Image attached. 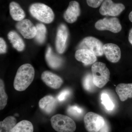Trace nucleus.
Wrapping results in <instances>:
<instances>
[{
    "instance_id": "nucleus-10",
    "label": "nucleus",
    "mask_w": 132,
    "mask_h": 132,
    "mask_svg": "<svg viewBox=\"0 0 132 132\" xmlns=\"http://www.w3.org/2000/svg\"><path fill=\"white\" fill-rule=\"evenodd\" d=\"M15 27L19 32L26 39H31L35 38L36 35V26L28 19H24L18 22Z\"/></svg>"
},
{
    "instance_id": "nucleus-15",
    "label": "nucleus",
    "mask_w": 132,
    "mask_h": 132,
    "mask_svg": "<svg viewBox=\"0 0 132 132\" xmlns=\"http://www.w3.org/2000/svg\"><path fill=\"white\" fill-rule=\"evenodd\" d=\"M57 101L53 96L47 95L40 100L39 107L45 113L47 114L52 113L56 107Z\"/></svg>"
},
{
    "instance_id": "nucleus-3",
    "label": "nucleus",
    "mask_w": 132,
    "mask_h": 132,
    "mask_svg": "<svg viewBox=\"0 0 132 132\" xmlns=\"http://www.w3.org/2000/svg\"><path fill=\"white\" fill-rule=\"evenodd\" d=\"M92 72L94 84L97 87H104L109 80L110 71L104 63L95 62L92 66Z\"/></svg>"
},
{
    "instance_id": "nucleus-6",
    "label": "nucleus",
    "mask_w": 132,
    "mask_h": 132,
    "mask_svg": "<svg viewBox=\"0 0 132 132\" xmlns=\"http://www.w3.org/2000/svg\"><path fill=\"white\" fill-rule=\"evenodd\" d=\"M102 43L97 38L88 36L84 38L78 46V49H86L90 50L96 56H102L104 54Z\"/></svg>"
},
{
    "instance_id": "nucleus-8",
    "label": "nucleus",
    "mask_w": 132,
    "mask_h": 132,
    "mask_svg": "<svg viewBox=\"0 0 132 132\" xmlns=\"http://www.w3.org/2000/svg\"><path fill=\"white\" fill-rule=\"evenodd\" d=\"M125 5L121 3H114L112 0H104L99 10L102 15L118 16L125 10Z\"/></svg>"
},
{
    "instance_id": "nucleus-32",
    "label": "nucleus",
    "mask_w": 132,
    "mask_h": 132,
    "mask_svg": "<svg viewBox=\"0 0 132 132\" xmlns=\"http://www.w3.org/2000/svg\"><path fill=\"white\" fill-rule=\"evenodd\" d=\"M128 17H129V19L130 21L132 22V11L130 12V13L129 14Z\"/></svg>"
},
{
    "instance_id": "nucleus-28",
    "label": "nucleus",
    "mask_w": 132,
    "mask_h": 132,
    "mask_svg": "<svg viewBox=\"0 0 132 132\" xmlns=\"http://www.w3.org/2000/svg\"><path fill=\"white\" fill-rule=\"evenodd\" d=\"M104 0H86L87 3L89 6L96 8L101 5Z\"/></svg>"
},
{
    "instance_id": "nucleus-14",
    "label": "nucleus",
    "mask_w": 132,
    "mask_h": 132,
    "mask_svg": "<svg viewBox=\"0 0 132 132\" xmlns=\"http://www.w3.org/2000/svg\"><path fill=\"white\" fill-rule=\"evenodd\" d=\"M75 56L77 60L86 65L93 64L97 60L96 55L87 49H78L75 52Z\"/></svg>"
},
{
    "instance_id": "nucleus-4",
    "label": "nucleus",
    "mask_w": 132,
    "mask_h": 132,
    "mask_svg": "<svg viewBox=\"0 0 132 132\" xmlns=\"http://www.w3.org/2000/svg\"><path fill=\"white\" fill-rule=\"evenodd\" d=\"M52 127L57 132H74L76 125L72 119L67 116L55 114L51 118Z\"/></svg>"
},
{
    "instance_id": "nucleus-19",
    "label": "nucleus",
    "mask_w": 132,
    "mask_h": 132,
    "mask_svg": "<svg viewBox=\"0 0 132 132\" xmlns=\"http://www.w3.org/2000/svg\"><path fill=\"white\" fill-rule=\"evenodd\" d=\"M7 37L13 47L16 50L19 52H22L25 49V43L19 34L15 31H10L8 34Z\"/></svg>"
},
{
    "instance_id": "nucleus-7",
    "label": "nucleus",
    "mask_w": 132,
    "mask_h": 132,
    "mask_svg": "<svg viewBox=\"0 0 132 132\" xmlns=\"http://www.w3.org/2000/svg\"><path fill=\"white\" fill-rule=\"evenodd\" d=\"M95 27L99 31L107 30L114 33L119 32L122 29L119 20L116 17L101 19L95 23Z\"/></svg>"
},
{
    "instance_id": "nucleus-27",
    "label": "nucleus",
    "mask_w": 132,
    "mask_h": 132,
    "mask_svg": "<svg viewBox=\"0 0 132 132\" xmlns=\"http://www.w3.org/2000/svg\"><path fill=\"white\" fill-rule=\"evenodd\" d=\"M70 94L69 90L66 89L61 92L57 97V99L59 101H63L65 100Z\"/></svg>"
},
{
    "instance_id": "nucleus-20",
    "label": "nucleus",
    "mask_w": 132,
    "mask_h": 132,
    "mask_svg": "<svg viewBox=\"0 0 132 132\" xmlns=\"http://www.w3.org/2000/svg\"><path fill=\"white\" fill-rule=\"evenodd\" d=\"M16 124L15 118L8 116L0 122V132H11Z\"/></svg>"
},
{
    "instance_id": "nucleus-18",
    "label": "nucleus",
    "mask_w": 132,
    "mask_h": 132,
    "mask_svg": "<svg viewBox=\"0 0 132 132\" xmlns=\"http://www.w3.org/2000/svg\"><path fill=\"white\" fill-rule=\"evenodd\" d=\"M9 10L10 15L15 21H21L26 17L24 10L19 3L15 2H12L10 3Z\"/></svg>"
},
{
    "instance_id": "nucleus-23",
    "label": "nucleus",
    "mask_w": 132,
    "mask_h": 132,
    "mask_svg": "<svg viewBox=\"0 0 132 132\" xmlns=\"http://www.w3.org/2000/svg\"><path fill=\"white\" fill-rule=\"evenodd\" d=\"M8 96L5 90V84L2 79L0 80V110H3L7 104Z\"/></svg>"
},
{
    "instance_id": "nucleus-11",
    "label": "nucleus",
    "mask_w": 132,
    "mask_h": 132,
    "mask_svg": "<svg viewBox=\"0 0 132 132\" xmlns=\"http://www.w3.org/2000/svg\"><path fill=\"white\" fill-rule=\"evenodd\" d=\"M80 14V6L79 3L76 1H72L69 3L63 16L66 21L72 24L77 21Z\"/></svg>"
},
{
    "instance_id": "nucleus-21",
    "label": "nucleus",
    "mask_w": 132,
    "mask_h": 132,
    "mask_svg": "<svg viewBox=\"0 0 132 132\" xmlns=\"http://www.w3.org/2000/svg\"><path fill=\"white\" fill-rule=\"evenodd\" d=\"M32 124L28 120H23L17 123L11 132H33Z\"/></svg>"
},
{
    "instance_id": "nucleus-2",
    "label": "nucleus",
    "mask_w": 132,
    "mask_h": 132,
    "mask_svg": "<svg viewBox=\"0 0 132 132\" xmlns=\"http://www.w3.org/2000/svg\"><path fill=\"white\" fill-rule=\"evenodd\" d=\"M29 12L34 18L45 24H50L54 20L55 15L53 10L43 3H33L29 7Z\"/></svg>"
},
{
    "instance_id": "nucleus-22",
    "label": "nucleus",
    "mask_w": 132,
    "mask_h": 132,
    "mask_svg": "<svg viewBox=\"0 0 132 132\" xmlns=\"http://www.w3.org/2000/svg\"><path fill=\"white\" fill-rule=\"evenodd\" d=\"M36 34L35 39L38 44H42L45 42L47 34V28L44 24L39 23L36 26Z\"/></svg>"
},
{
    "instance_id": "nucleus-31",
    "label": "nucleus",
    "mask_w": 132,
    "mask_h": 132,
    "mask_svg": "<svg viewBox=\"0 0 132 132\" xmlns=\"http://www.w3.org/2000/svg\"><path fill=\"white\" fill-rule=\"evenodd\" d=\"M128 40L130 44L132 45V28L130 29L128 35Z\"/></svg>"
},
{
    "instance_id": "nucleus-24",
    "label": "nucleus",
    "mask_w": 132,
    "mask_h": 132,
    "mask_svg": "<svg viewBox=\"0 0 132 132\" xmlns=\"http://www.w3.org/2000/svg\"><path fill=\"white\" fill-rule=\"evenodd\" d=\"M82 85L85 90L88 92H92L94 90L95 85L93 81L92 74L88 73L85 76L83 79Z\"/></svg>"
},
{
    "instance_id": "nucleus-12",
    "label": "nucleus",
    "mask_w": 132,
    "mask_h": 132,
    "mask_svg": "<svg viewBox=\"0 0 132 132\" xmlns=\"http://www.w3.org/2000/svg\"><path fill=\"white\" fill-rule=\"evenodd\" d=\"M103 52L106 59L112 63H117L121 57V52L119 46L113 43H107L104 45Z\"/></svg>"
},
{
    "instance_id": "nucleus-9",
    "label": "nucleus",
    "mask_w": 132,
    "mask_h": 132,
    "mask_svg": "<svg viewBox=\"0 0 132 132\" xmlns=\"http://www.w3.org/2000/svg\"><path fill=\"white\" fill-rule=\"evenodd\" d=\"M69 36L67 27L65 24H61L57 29L55 39V47L59 54H63L65 51Z\"/></svg>"
},
{
    "instance_id": "nucleus-17",
    "label": "nucleus",
    "mask_w": 132,
    "mask_h": 132,
    "mask_svg": "<svg viewBox=\"0 0 132 132\" xmlns=\"http://www.w3.org/2000/svg\"><path fill=\"white\" fill-rule=\"evenodd\" d=\"M116 91L121 101H125L132 98V83H120L116 86Z\"/></svg>"
},
{
    "instance_id": "nucleus-1",
    "label": "nucleus",
    "mask_w": 132,
    "mask_h": 132,
    "mask_svg": "<svg viewBox=\"0 0 132 132\" xmlns=\"http://www.w3.org/2000/svg\"><path fill=\"white\" fill-rule=\"evenodd\" d=\"M35 69L31 64H26L18 69L14 81V87L16 91H24L30 86L35 76Z\"/></svg>"
},
{
    "instance_id": "nucleus-13",
    "label": "nucleus",
    "mask_w": 132,
    "mask_h": 132,
    "mask_svg": "<svg viewBox=\"0 0 132 132\" xmlns=\"http://www.w3.org/2000/svg\"><path fill=\"white\" fill-rule=\"evenodd\" d=\"M41 79L47 86L54 89H59L63 82L62 79L59 76L49 71L42 73Z\"/></svg>"
},
{
    "instance_id": "nucleus-5",
    "label": "nucleus",
    "mask_w": 132,
    "mask_h": 132,
    "mask_svg": "<svg viewBox=\"0 0 132 132\" xmlns=\"http://www.w3.org/2000/svg\"><path fill=\"white\" fill-rule=\"evenodd\" d=\"M85 128L88 132H99L104 127L106 121L98 114L89 112L84 118Z\"/></svg>"
},
{
    "instance_id": "nucleus-29",
    "label": "nucleus",
    "mask_w": 132,
    "mask_h": 132,
    "mask_svg": "<svg viewBox=\"0 0 132 132\" xmlns=\"http://www.w3.org/2000/svg\"><path fill=\"white\" fill-rule=\"evenodd\" d=\"M7 50V46L6 42L3 38H0V53L1 54L6 53Z\"/></svg>"
},
{
    "instance_id": "nucleus-16",
    "label": "nucleus",
    "mask_w": 132,
    "mask_h": 132,
    "mask_svg": "<svg viewBox=\"0 0 132 132\" xmlns=\"http://www.w3.org/2000/svg\"><path fill=\"white\" fill-rule=\"evenodd\" d=\"M45 59L50 67L53 69H58L63 64V60L61 57L54 53L50 46L48 47L47 49Z\"/></svg>"
},
{
    "instance_id": "nucleus-30",
    "label": "nucleus",
    "mask_w": 132,
    "mask_h": 132,
    "mask_svg": "<svg viewBox=\"0 0 132 132\" xmlns=\"http://www.w3.org/2000/svg\"><path fill=\"white\" fill-rule=\"evenodd\" d=\"M110 127L109 125L106 121L104 127L101 128L99 132H110Z\"/></svg>"
},
{
    "instance_id": "nucleus-25",
    "label": "nucleus",
    "mask_w": 132,
    "mask_h": 132,
    "mask_svg": "<svg viewBox=\"0 0 132 132\" xmlns=\"http://www.w3.org/2000/svg\"><path fill=\"white\" fill-rule=\"evenodd\" d=\"M102 104L104 105L105 108L109 111H112L114 108V104L110 98L107 94L102 93L101 95Z\"/></svg>"
},
{
    "instance_id": "nucleus-26",
    "label": "nucleus",
    "mask_w": 132,
    "mask_h": 132,
    "mask_svg": "<svg viewBox=\"0 0 132 132\" xmlns=\"http://www.w3.org/2000/svg\"><path fill=\"white\" fill-rule=\"evenodd\" d=\"M68 113L69 115L76 118H80L83 114V110L77 106L73 105L69 106L68 108Z\"/></svg>"
}]
</instances>
